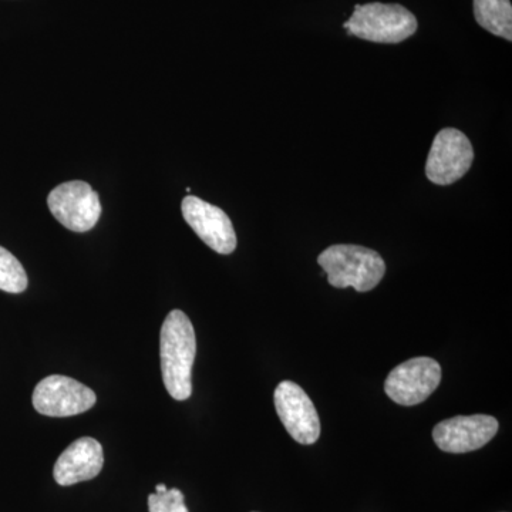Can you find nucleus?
<instances>
[{"mask_svg":"<svg viewBox=\"0 0 512 512\" xmlns=\"http://www.w3.org/2000/svg\"><path fill=\"white\" fill-rule=\"evenodd\" d=\"M197 355L194 326L183 311H171L161 326V372L165 389L178 402L192 394V366Z\"/></svg>","mask_w":512,"mask_h":512,"instance_id":"obj_1","label":"nucleus"},{"mask_svg":"<svg viewBox=\"0 0 512 512\" xmlns=\"http://www.w3.org/2000/svg\"><path fill=\"white\" fill-rule=\"evenodd\" d=\"M318 264L335 288H355L357 292L375 289L386 274L382 256L359 245H333L318 256Z\"/></svg>","mask_w":512,"mask_h":512,"instance_id":"obj_2","label":"nucleus"},{"mask_svg":"<svg viewBox=\"0 0 512 512\" xmlns=\"http://www.w3.org/2000/svg\"><path fill=\"white\" fill-rule=\"evenodd\" d=\"M343 28L359 39L396 45L413 36L419 23L416 16L402 5L369 3L357 5Z\"/></svg>","mask_w":512,"mask_h":512,"instance_id":"obj_3","label":"nucleus"},{"mask_svg":"<svg viewBox=\"0 0 512 512\" xmlns=\"http://www.w3.org/2000/svg\"><path fill=\"white\" fill-rule=\"evenodd\" d=\"M47 205L53 217L73 232L90 231L101 215L99 194L84 181L60 184L50 192Z\"/></svg>","mask_w":512,"mask_h":512,"instance_id":"obj_4","label":"nucleus"},{"mask_svg":"<svg viewBox=\"0 0 512 512\" xmlns=\"http://www.w3.org/2000/svg\"><path fill=\"white\" fill-rule=\"evenodd\" d=\"M441 382L439 362L420 356L394 367L384 382V392L394 403L416 406L436 392Z\"/></svg>","mask_w":512,"mask_h":512,"instance_id":"obj_5","label":"nucleus"},{"mask_svg":"<svg viewBox=\"0 0 512 512\" xmlns=\"http://www.w3.org/2000/svg\"><path fill=\"white\" fill-rule=\"evenodd\" d=\"M473 161V146L466 134L456 128H443L430 148L426 175L433 184H454L468 173Z\"/></svg>","mask_w":512,"mask_h":512,"instance_id":"obj_6","label":"nucleus"},{"mask_svg":"<svg viewBox=\"0 0 512 512\" xmlns=\"http://www.w3.org/2000/svg\"><path fill=\"white\" fill-rule=\"evenodd\" d=\"M32 402L43 416L70 417L92 409L97 397L90 387L72 377L52 375L37 383Z\"/></svg>","mask_w":512,"mask_h":512,"instance_id":"obj_7","label":"nucleus"},{"mask_svg":"<svg viewBox=\"0 0 512 512\" xmlns=\"http://www.w3.org/2000/svg\"><path fill=\"white\" fill-rule=\"evenodd\" d=\"M274 402L276 413L293 440L303 446H311L319 440V414L301 386L291 380L279 383Z\"/></svg>","mask_w":512,"mask_h":512,"instance_id":"obj_8","label":"nucleus"},{"mask_svg":"<svg viewBox=\"0 0 512 512\" xmlns=\"http://www.w3.org/2000/svg\"><path fill=\"white\" fill-rule=\"evenodd\" d=\"M497 431L498 420L493 416H457L437 424L433 440L446 453L464 454L483 448L494 439Z\"/></svg>","mask_w":512,"mask_h":512,"instance_id":"obj_9","label":"nucleus"},{"mask_svg":"<svg viewBox=\"0 0 512 512\" xmlns=\"http://www.w3.org/2000/svg\"><path fill=\"white\" fill-rule=\"evenodd\" d=\"M184 220L195 234L218 254L229 255L237 248L234 225L221 208L188 195L181 204Z\"/></svg>","mask_w":512,"mask_h":512,"instance_id":"obj_10","label":"nucleus"},{"mask_svg":"<svg viewBox=\"0 0 512 512\" xmlns=\"http://www.w3.org/2000/svg\"><path fill=\"white\" fill-rule=\"evenodd\" d=\"M103 464V447L99 441L92 437H82L73 441L57 458L53 477L57 484L69 487L99 476Z\"/></svg>","mask_w":512,"mask_h":512,"instance_id":"obj_11","label":"nucleus"},{"mask_svg":"<svg viewBox=\"0 0 512 512\" xmlns=\"http://www.w3.org/2000/svg\"><path fill=\"white\" fill-rule=\"evenodd\" d=\"M474 16L481 28L511 42V0H474Z\"/></svg>","mask_w":512,"mask_h":512,"instance_id":"obj_12","label":"nucleus"},{"mask_svg":"<svg viewBox=\"0 0 512 512\" xmlns=\"http://www.w3.org/2000/svg\"><path fill=\"white\" fill-rule=\"evenodd\" d=\"M28 284V275L18 258L0 247V291L22 293Z\"/></svg>","mask_w":512,"mask_h":512,"instance_id":"obj_13","label":"nucleus"},{"mask_svg":"<svg viewBox=\"0 0 512 512\" xmlns=\"http://www.w3.org/2000/svg\"><path fill=\"white\" fill-rule=\"evenodd\" d=\"M148 511L150 512H188L185 505L184 494L177 488L168 490L165 484H158L156 493L148 497Z\"/></svg>","mask_w":512,"mask_h":512,"instance_id":"obj_14","label":"nucleus"}]
</instances>
